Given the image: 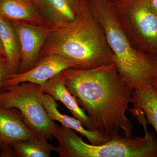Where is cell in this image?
<instances>
[{"label": "cell", "instance_id": "6da1fadb", "mask_svg": "<svg viewBox=\"0 0 157 157\" xmlns=\"http://www.w3.org/2000/svg\"><path fill=\"white\" fill-rule=\"evenodd\" d=\"M68 90L87 113L98 132L112 137H132L133 126L126 116L128 104H134L133 90L120 75L114 63L90 69L69 68L60 73Z\"/></svg>", "mask_w": 157, "mask_h": 157}, {"label": "cell", "instance_id": "7a4b0ae2", "mask_svg": "<svg viewBox=\"0 0 157 157\" xmlns=\"http://www.w3.org/2000/svg\"><path fill=\"white\" fill-rule=\"evenodd\" d=\"M49 55L73 62L77 69H93L113 63V54L104 30L87 0H81L76 19L52 29L39 59Z\"/></svg>", "mask_w": 157, "mask_h": 157}, {"label": "cell", "instance_id": "3957f363", "mask_svg": "<svg viewBox=\"0 0 157 157\" xmlns=\"http://www.w3.org/2000/svg\"><path fill=\"white\" fill-rule=\"evenodd\" d=\"M94 16L104 30L122 78L133 90H141L157 80V56L134 46L121 25L109 0H87Z\"/></svg>", "mask_w": 157, "mask_h": 157}, {"label": "cell", "instance_id": "277c9868", "mask_svg": "<svg viewBox=\"0 0 157 157\" xmlns=\"http://www.w3.org/2000/svg\"><path fill=\"white\" fill-rule=\"evenodd\" d=\"M135 117L143 126L145 136L135 139L120 135L111 137L100 145L86 143L72 129L62 125L56 127L52 136L58 145L54 151L60 157H157V138L155 134L147 132V124L144 113L139 111Z\"/></svg>", "mask_w": 157, "mask_h": 157}, {"label": "cell", "instance_id": "5b68a950", "mask_svg": "<svg viewBox=\"0 0 157 157\" xmlns=\"http://www.w3.org/2000/svg\"><path fill=\"white\" fill-rule=\"evenodd\" d=\"M40 85L27 82L7 86L0 92V107L14 108L37 137L51 139L57 125L48 116L40 100Z\"/></svg>", "mask_w": 157, "mask_h": 157}, {"label": "cell", "instance_id": "8992f818", "mask_svg": "<svg viewBox=\"0 0 157 157\" xmlns=\"http://www.w3.org/2000/svg\"><path fill=\"white\" fill-rule=\"evenodd\" d=\"M125 33L135 47L157 56V14L148 0L111 2Z\"/></svg>", "mask_w": 157, "mask_h": 157}, {"label": "cell", "instance_id": "52a82bcc", "mask_svg": "<svg viewBox=\"0 0 157 157\" xmlns=\"http://www.w3.org/2000/svg\"><path fill=\"white\" fill-rule=\"evenodd\" d=\"M15 30L20 50V63L17 73L34 67L39 60L42 47L52 29L19 21H10Z\"/></svg>", "mask_w": 157, "mask_h": 157}, {"label": "cell", "instance_id": "ba28073f", "mask_svg": "<svg viewBox=\"0 0 157 157\" xmlns=\"http://www.w3.org/2000/svg\"><path fill=\"white\" fill-rule=\"evenodd\" d=\"M69 68L77 69V67L75 63L61 57L48 56L39 59L36 66L29 71L9 75L5 88L27 82L42 85Z\"/></svg>", "mask_w": 157, "mask_h": 157}, {"label": "cell", "instance_id": "9c48e42d", "mask_svg": "<svg viewBox=\"0 0 157 157\" xmlns=\"http://www.w3.org/2000/svg\"><path fill=\"white\" fill-rule=\"evenodd\" d=\"M37 137L25 123L20 113L14 108L0 107V150L11 147L16 141Z\"/></svg>", "mask_w": 157, "mask_h": 157}, {"label": "cell", "instance_id": "30bf717a", "mask_svg": "<svg viewBox=\"0 0 157 157\" xmlns=\"http://www.w3.org/2000/svg\"><path fill=\"white\" fill-rule=\"evenodd\" d=\"M81 0H35L41 17L55 29L76 19Z\"/></svg>", "mask_w": 157, "mask_h": 157}, {"label": "cell", "instance_id": "8fae6325", "mask_svg": "<svg viewBox=\"0 0 157 157\" xmlns=\"http://www.w3.org/2000/svg\"><path fill=\"white\" fill-rule=\"evenodd\" d=\"M39 97L42 105L51 120L59 122L62 125L78 132L81 136L85 137L90 144L100 145L111 139L110 135L107 133L88 130L79 121L73 117H71L61 113L58 109L59 105L51 96L41 93Z\"/></svg>", "mask_w": 157, "mask_h": 157}, {"label": "cell", "instance_id": "7c38bea8", "mask_svg": "<svg viewBox=\"0 0 157 157\" xmlns=\"http://www.w3.org/2000/svg\"><path fill=\"white\" fill-rule=\"evenodd\" d=\"M41 86L42 93L51 96L56 101L61 102L73 117L79 121L86 128L97 131L90 119L78 105L76 98L68 90L60 73Z\"/></svg>", "mask_w": 157, "mask_h": 157}, {"label": "cell", "instance_id": "4fadbf2b", "mask_svg": "<svg viewBox=\"0 0 157 157\" xmlns=\"http://www.w3.org/2000/svg\"><path fill=\"white\" fill-rule=\"evenodd\" d=\"M0 16L9 21L48 27L31 0H0Z\"/></svg>", "mask_w": 157, "mask_h": 157}, {"label": "cell", "instance_id": "5bb4252c", "mask_svg": "<svg viewBox=\"0 0 157 157\" xmlns=\"http://www.w3.org/2000/svg\"><path fill=\"white\" fill-rule=\"evenodd\" d=\"M0 40L14 73L20 63V50L17 34L10 21L0 16Z\"/></svg>", "mask_w": 157, "mask_h": 157}, {"label": "cell", "instance_id": "9a60e30c", "mask_svg": "<svg viewBox=\"0 0 157 157\" xmlns=\"http://www.w3.org/2000/svg\"><path fill=\"white\" fill-rule=\"evenodd\" d=\"M134 104L143 111L147 123L153 127L157 135V90L152 85L141 90H133Z\"/></svg>", "mask_w": 157, "mask_h": 157}, {"label": "cell", "instance_id": "2e32d148", "mask_svg": "<svg viewBox=\"0 0 157 157\" xmlns=\"http://www.w3.org/2000/svg\"><path fill=\"white\" fill-rule=\"evenodd\" d=\"M48 140L36 137L16 141L11 144L14 157H49L55 147Z\"/></svg>", "mask_w": 157, "mask_h": 157}, {"label": "cell", "instance_id": "e0dca14e", "mask_svg": "<svg viewBox=\"0 0 157 157\" xmlns=\"http://www.w3.org/2000/svg\"><path fill=\"white\" fill-rule=\"evenodd\" d=\"M14 74L9 59L0 55V92L5 90L6 82L9 75Z\"/></svg>", "mask_w": 157, "mask_h": 157}, {"label": "cell", "instance_id": "ac0fdd59", "mask_svg": "<svg viewBox=\"0 0 157 157\" xmlns=\"http://www.w3.org/2000/svg\"><path fill=\"white\" fill-rule=\"evenodd\" d=\"M151 8L157 14V0H148Z\"/></svg>", "mask_w": 157, "mask_h": 157}, {"label": "cell", "instance_id": "d6986e66", "mask_svg": "<svg viewBox=\"0 0 157 157\" xmlns=\"http://www.w3.org/2000/svg\"><path fill=\"white\" fill-rule=\"evenodd\" d=\"M0 55L6 56V52H5V49H4L1 40H0Z\"/></svg>", "mask_w": 157, "mask_h": 157}, {"label": "cell", "instance_id": "ffe728a7", "mask_svg": "<svg viewBox=\"0 0 157 157\" xmlns=\"http://www.w3.org/2000/svg\"><path fill=\"white\" fill-rule=\"evenodd\" d=\"M152 86L157 90V81H155V82H154L153 83Z\"/></svg>", "mask_w": 157, "mask_h": 157}, {"label": "cell", "instance_id": "44dd1931", "mask_svg": "<svg viewBox=\"0 0 157 157\" xmlns=\"http://www.w3.org/2000/svg\"><path fill=\"white\" fill-rule=\"evenodd\" d=\"M0 157H2V154L1 151H0Z\"/></svg>", "mask_w": 157, "mask_h": 157}, {"label": "cell", "instance_id": "7402d4cb", "mask_svg": "<svg viewBox=\"0 0 157 157\" xmlns=\"http://www.w3.org/2000/svg\"><path fill=\"white\" fill-rule=\"evenodd\" d=\"M110 2H113V1H116V0H109Z\"/></svg>", "mask_w": 157, "mask_h": 157}, {"label": "cell", "instance_id": "603a6c76", "mask_svg": "<svg viewBox=\"0 0 157 157\" xmlns=\"http://www.w3.org/2000/svg\"><path fill=\"white\" fill-rule=\"evenodd\" d=\"M31 1H35V0H31Z\"/></svg>", "mask_w": 157, "mask_h": 157}]
</instances>
